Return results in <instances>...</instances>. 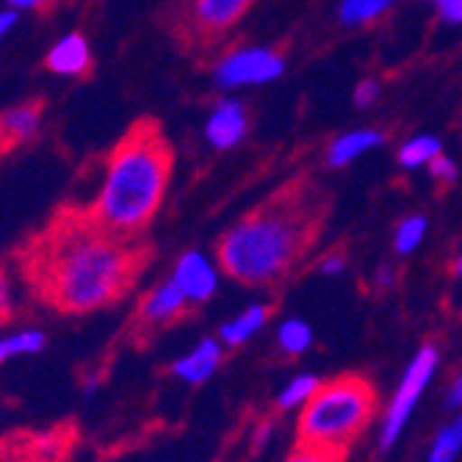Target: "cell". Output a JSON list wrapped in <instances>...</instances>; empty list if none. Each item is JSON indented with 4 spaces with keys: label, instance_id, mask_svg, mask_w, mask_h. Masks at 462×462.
Masks as SVG:
<instances>
[{
    "label": "cell",
    "instance_id": "cell-18",
    "mask_svg": "<svg viewBox=\"0 0 462 462\" xmlns=\"http://www.w3.org/2000/svg\"><path fill=\"white\" fill-rule=\"evenodd\" d=\"M277 346L291 355V357H297L302 352H308L313 346V329L310 324H305L302 319H285L277 329Z\"/></svg>",
    "mask_w": 462,
    "mask_h": 462
},
{
    "label": "cell",
    "instance_id": "cell-9",
    "mask_svg": "<svg viewBox=\"0 0 462 462\" xmlns=\"http://www.w3.org/2000/svg\"><path fill=\"white\" fill-rule=\"evenodd\" d=\"M172 280L178 282V288L186 293V300L191 305H205L219 288L217 266L208 261V255L199 249L183 252V255L178 258V263H175Z\"/></svg>",
    "mask_w": 462,
    "mask_h": 462
},
{
    "label": "cell",
    "instance_id": "cell-3",
    "mask_svg": "<svg viewBox=\"0 0 462 462\" xmlns=\"http://www.w3.org/2000/svg\"><path fill=\"white\" fill-rule=\"evenodd\" d=\"M175 152L158 119H136L111 147L100 191L87 205L106 230L139 238L161 211L172 180Z\"/></svg>",
    "mask_w": 462,
    "mask_h": 462
},
{
    "label": "cell",
    "instance_id": "cell-25",
    "mask_svg": "<svg viewBox=\"0 0 462 462\" xmlns=\"http://www.w3.org/2000/svg\"><path fill=\"white\" fill-rule=\"evenodd\" d=\"M14 313V305H12V285H9V274L6 269L0 266V324H6Z\"/></svg>",
    "mask_w": 462,
    "mask_h": 462
},
{
    "label": "cell",
    "instance_id": "cell-27",
    "mask_svg": "<svg viewBox=\"0 0 462 462\" xmlns=\"http://www.w3.org/2000/svg\"><path fill=\"white\" fill-rule=\"evenodd\" d=\"M438 14L451 25H462V0H438Z\"/></svg>",
    "mask_w": 462,
    "mask_h": 462
},
{
    "label": "cell",
    "instance_id": "cell-7",
    "mask_svg": "<svg viewBox=\"0 0 462 462\" xmlns=\"http://www.w3.org/2000/svg\"><path fill=\"white\" fill-rule=\"evenodd\" d=\"M252 6V0H191L186 25L199 42H211L230 31Z\"/></svg>",
    "mask_w": 462,
    "mask_h": 462
},
{
    "label": "cell",
    "instance_id": "cell-16",
    "mask_svg": "<svg viewBox=\"0 0 462 462\" xmlns=\"http://www.w3.org/2000/svg\"><path fill=\"white\" fill-rule=\"evenodd\" d=\"M45 346H48V335L42 332V329H36V327L20 329V332H9V335L0 338V365L12 363V360H20V357L39 355Z\"/></svg>",
    "mask_w": 462,
    "mask_h": 462
},
{
    "label": "cell",
    "instance_id": "cell-6",
    "mask_svg": "<svg viewBox=\"0 0 462 462\" xmlns=\"http://www.w3.org/2000/svg\"><path fill=\"white\" fill-rule=\"evenodd\" d=\"M285 72V59L272 48H236L214 69V80L222 89L258 87L272 83Z\"/></svg>",
    "mask_w": 462,
    "mask_h": 462
},
{
    "label": "cell",
    "instance_id": "cell-8",
    "mask_svg": "<svg viewBox=\"0 0 462 462\" xmlns=\"http://www.w3.org/2000/svg\"><path fill=\"white\" fill-rule=\"evenodd\" d=\"M191 302L186 300V293L178 288V282L170 277L161 285H155L150 293H144V300L136 308V327L144 329H161L180 321L189 313Z\"/></svg>",
    "mask_w": 462,
    "mask_h": 462
},
{
    "label": "cell",
    "instance_id": "cell-32",
    "mask_svg": "<svg viewBox=\"0 0 462 462\" xmlns=\"http://www.w3.org/2000/svg\"><path fill=\"white\" fill-rule=\"evenodd\" d=\"M393 280H396V274H393L391 266H383L380 272H376V285H380V288H388Z\"/></svg>",
    "mask_w": 462,
    "mask_h": 462
},
{
    "label": "cell",
    "instance_id": "cell-26",
    "mask_svg": "<svg viewBox=\"0 0 462 462\" xmlns=\"http://www.w3.org/2000/svg\"><path fill=\"white\" fill-rule=\"evenodd\" d=\"M376 97H380V83H376V80H363L360 87L355 89V103H357L360 108L371 106Z\"/></svg>",
    "mask_w": 462,
    "mask_h": 462
},
{
    "label": "cell",
    "instance_id": "cell-30",
    "mask_svg": "<svg viewBox=\"0 0 462 462\" xmlns=\"http://www.w3.org/2000/svg\"><path fill=\"white\" fill-rule=\"evenodd\" d=\"M17 25V12L14 9H0V42L9 36V31Z\"/></svg>",
    "mask_w": 462,
    "mask_h": 462
},
{
    "label": "cell",
    "instance_id": "cell-17",
    "mask_svg": "<svg viewBox=\"0 0 462 462\" xmlns=\"http://www.w3.org/2000/svg\"><path fill=\"white\" fill-rule=\"evenodd\" d=\"M396 0H341L338 17L344 25H365L385 17Z\"/></svg>",
    "mask_w": 462,
    "mask_h": 462
},
{
    "label": "cell",
    "instance_id": "cell-10",
    "mask_svg": "<svg viewBox=\"0 0 462 462\" xmlns=\"http://www.w3.org/2000/svg\"><path fill=\"white\" fill-rule=\"evenodd\" d=\"M42 116H45V100L39 97L0 111V158L12 155L17 147L31 142L39 134Z\"/></svg>",
    "mask_w": 462,
    "mask_h": 462
},
{
    "label": "cell",
    "instance_id": "cell-4",
    "mask_svg": "<svg viewBox=\"0 0 462 462\" xmlns=\"http://www.w3.org/2000/svg\"><path fill=\"white\" fill-rule=\"evenodd\" d=\"M376 410V388L360 374H341L313 393L300 410L297 440L349 454L352 443L368 430Z\"/></svg>",
    "mask_w": 462,
    "mask_h": 462
},
{
    "label": "cell",
    "instance_id": "cell-23",
    "mask_svg": "<svg viewBox=\"0 0 462 462\" xmlns=\"http://www.w3.org/2000/svg\"><path fill=\"white\" fill-rule=\"evenodd\" d=\"M346 457L349 454H344V451H329V448L297 443V446H293V451L288 454L285 462H346Z\"/></svg>",
    "mask_w": 462,
    "mask_h": 462
},
{
    "label": "cell",
    "instance_id": "cell-21",
    "mask_svg": "<svg viewBox=\"0 0 462 462\" xmlns=\"http://www.w3.org/2000/svg\"><path fill=\"white\" fill-rule=\"evenodd\" d=\"M321 388V380L316 374H300V376H293V380L280 391V396H277V407L280 410H302L310 399H313V393Z\"/></svg>",
    "mask_w": 462,
    "mask_h": 462
},
{
    "label": "cell",
    "instance_id": "cell-24",
    "mask_svg": "<svg viewBox=\"0 0 462 462\" xmlns=\"http://www.w3.org/2000/svg\"><path fill=\"white\" fill-rule=\"evenodd\" d=\"M430 172L438 183H454L457 180V163L448 158V155H438L432 163H430Z\"/></svg>",
    "mask_w": 462,
    "mask_h": 462
},
{
    "label": "cell",
    "instance_id": "cell-1",
    "mask_svg": "<svg viewBox=\"0 0 462 462\" xmlns=\"http://www.w3.org/2000/svg\"><path fill=\"white\" fill-rule=\"evenodd\" d=\"M150 258V244L106 230L87 205H61L17 252L20 272L36 297L72 316L119 302Z\"/></svg>",
    "mask_w": 462,
    "mask_h": 462
},
{
    "label": "cell",
    "instance_id": "cell-5",
    "mask_svg": "<svg viewBox=\"0 0 462 462\" xmlns=\"http://www.w3.org/2000/svg\"><path fill=\"white\" fill-rule=\"evenodd\" d=\"M440 355L432 344H424L421 349L415 352V357L410 360V365L402 374V383L393 393V399L388 402L385 418H383V427H380V448L391 451L396 446V440L402 438L410 415L415 410V404L421 402V396L427 393L432 376L438 371Z\"/></svg>",
    "mask_w": 462,
    "mask_h": 462
},
{
    "label": "cell",
    "instance_id": "cell-19",
    "mask_svg": "<svg viewBox=\"0 0 462 462\" xmlns=\"http://www.w3.org/2000/svg\"><path fill=\"white\" fill-rule=\"evenodd\" d=\"M440 152H443L440 139H435V136H415V139L402 144L399 163L404 166V170H418V166H430Z\"/></svg>",
    "mask_w": 462,
    "mask_h": 462
},
{
    "label": "cell",
    "instance_id": "cell-28",
    "mask_svg": "<svg viewBox=\"0 0 462 462\" xmlns=\"http://www.w3.org/2000/svg\"><path fill=\"white\" fill-rule=\"evenodd\" d=\"M344 266H346L344 252H332V255H324V258H321L319 272H321V274H341Z\"/></svg>",
    "mask_w": 462,
    "mask_h": 462
},
{
    "label": "cell",
    "instance_id": "cell-29",
    "mask_svg": "<svg viewBox=\"0 0 462 462\" xmlns=\"http://www.w3.org/2000/svg\"><path fill=\"white\" fill-rule=\"evenodd\" d=\"M446 407L448 410H462V371L454 376L448 391H446Z\"/></svg>",
    "mask_w": 462,
    "mask_h": 462
},
{
    "label": "cell",
    "instance_id": "cell-31",
    "mask_svg": "<svg viewBox=\"0 0 462 462\" xmlns=\"http://www.w3.org/2000/svg\"><path fill=\"white\" fill-rule=\"evenodd\" d=\"M9 4V9H14V12H31V9H39L45 0H6Z\"/></svg>",
    "mask_w": 462,
    "mask_h": 462
},
{
    "label": "cell",
    "instance_id": "cell-22",
    "mask_svg": "<svg viewBox=\"0 0 462 462\" xmlns=\"http://www.w3.org/2000/svg\"><path fill=\"white\" fill-rule=\"evenodd\" d=\"M427 230H430L427 217H421V214L407 217V219L396 227V233H393V249H396V255H410V252H415L418 246L424 244Z\"/></svg>",
    "mask_w": 462,
    "mask_h": 462
},
{
    "label": "cell",
    "instance_id": "cell-13",
    "mask_svg": "<svg viewBox=\"0 0 462 462\" xmlns=\"http://www.w3.org/2000/svg\"><path fill=\"white\" fill-rule=\"evenodd\" d=\"M48 69L56 75H87L92 69V48L83 33H67L61 36L56 45L51 48L48 59H45Z\"/></svg>",
    "mask_w": 462,
    "mask_h": 462
},
{
    "label": "cell",
    "instance_id": "cell-12",
    "mask_svg": "<svg viewBox=\"0 0 462 462\" xmlns=\"http://www.w3.org/2000/svg\"><path fill=\"white\" fill-rule=\"evenodd\" d=\"M225 344H219L217 338H202L197 346H191L183 357H178L172 363V374L186 385H202L217 374V368L222 365L225 357Z\"/></svg>",
    "mask_w": 462,
    "mask_h": 462
},
{
    "label": "cell",
    "instance_id": "cell-11",
    "mask_svg": "<svg viewBox=\"0 0 462 462\" xmlns=\"http://www.w3.org/2000/svg\"><path fill=\"white\" fill-rule=\"evenodd\" d=\"M249 128L246 106L241 100H219L205 122V139L211 142L217 150H230L236 147Z\"/></svg>",
    "mask_w": 462,
    "mask_h": 462
},
{
    "label": "cell",
    "instance_id": "cell-33",
    "mask_svg": "<svg viewBox=\"0 0 462 462\" xmlns=\"http://www.w3.org/2000/svg\"><path fill=\"white\" fill-rule=\"evenodd\" d=\"M454 274H457V280L462 282V246H459V255H457V261H454Z\"/></svg>",
    "mask_w": 462,
    "mask_h": 462
},
{
    "label": "cell",
    "instance_id": "cell-20",
    "mask_svg": "<svg viewBox=\"0 0 462 462\" xmlns=\"http://www.w3.org/2000/svg\"><path fill=\"white\" fill-rule=\"evenodd\" d=\"M462 451V415H457L451 424H446L432 446H430V454H427V462H454Z\"/></svg>",
    "mask_w": 462,
    "mask_h": 462
},
{
    "label": "cell",
    "instance_id": "cell-15",
    "mask_svg": "<svg viewBox=\"0 0 462 462\" xmlns=\"http://www.w3.org/2000/svg\"><path fill=\"white\" fill-rule=\"evenodd\" d=\"M272 316V308L269 305H249L244 313H238L236 319L225 321L222 329H219V341L230 349H238L244 346L246 341H252L255 335L266 327Z\"/></svg>",
    "mask_w": 462,
    "mask_h": 462
},
{
    "label": "cell",
    "instance_id": "cell-2",
    "mask_svg": "<svg viewBox=\"0 0 462 462\" xmlns=\"http://www.w3.org/2000/svg\"><path fill=\"white\" fill-rule=\"evenodd\" d=\"M329 214V194L313 175H297L244 214L219 238L217 255L227 277L244 285H277L316 244Z\"/></svg>",
    "mask_w": 462,
    "mask_h": 462
},
{
    "label": "cell",
    "instance_id": "cell-14",
    "mask_svg": "<svg viewBox=\"0 0 462 462\" xmlns=\"http://www.w3.org/2000/svg\"><path fill=\"white\" fill-rule=\"evenodd\" d=\"M385 142V134L383 131H374V128H360V131H349L344 136H338L329 150H327V163L335 166V170H341V166L357 161L363 152H368L371 147H380Z\"/></svg>",
    "mask_w": 462,
    "mask_h": 462
}]
</instances>
